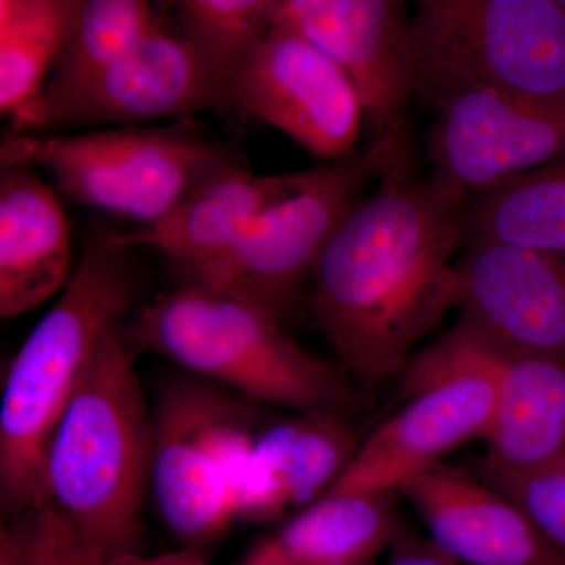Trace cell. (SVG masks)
Segmentation results:
<instances>
[{
    "label": "cell",
    "mask_w": 565,
    "mask_h": 565,
    "mask_svg": "<svg viewBox=\"0 0 565 565\" xmlns=\"http://www.w3.org/2000/svg\"><path fill=\"white\" fill-rule=\"evenodd\" d=\"M414 158L385 163L326 245L311 275V310L343 367L366 386L411 362L416 344L459 307L467 200L416 173Z\"/></svg>",
    "instance_id": "cell-1"
},
{
    "label": "cell",
    "mask_w": 565,
    "mask_h": 565,
    "mask_svg": "<svg viewBox=\"0 0 565 565\" xmlns=\"http://www.w3.org/2000/svg\"><path fill=\"white\" fill-rule=\"evenodd\" d=\"M152 412L121 322L96 343L44 462V503L90 559L137 552L150 490Z\"/></svg>",
    "instance_id": "cell-2"
},
{
    "label": "cell",
    "mask_w": 565,
    "mask_h": 565,
    "mask_svg": "<svg viewBox=\"0 0 565 565\" xmlns=\"http://www.w3.org/2000/svg\"><path fill=\"white\" fill-rule=\"evenodd\" d=\"M114 236L85 247L57 302L11 360L0 399V508L20 516L44 503V462L93 349L128 315L139 275Z\"/></svg>",
    "instance_id": "cell-3"
},
{
    "label": "cell",
    "mask_w": 565,
    "mask_h": 565,
    "mask_svg": "<svg viewBox=\"0 0 565 565\" xmlns=\"http://www.w3.org/2000/svg\"><path fill=\"white\" fill-rule=\"evenodd\" d=\"M128 337L252 403L343 414L353 401L345 375L292 341L280 319L215 289L181 285L141 308Z\"/></svg>",
    "instance_id": "cell-4"
},
{
    "label": "cell",
    "mask_w": 565,
    "mask_h": 565,
    "mask_svg": "<svg viewBox=\"0 0 565 565\" xmlns=\"http://www.w3.org/2000/svg\"><path fill=\"white\" fill-rule=\"evenodd\" d=\"M195 125L10 134L0 145V162L44 170L68 202L147 226L247 166L239 152Z\"/></svg>",
    "instance_id": "cell-5"
},
{
    "label": "cell",
    "mask_w": 565,
    "mask_h": 565,
    "mask_svg": "<svg viewBox=\"0 0 565 565\" xmlns=\"http://www.w3.org/2000/svg\"><path fill=\"white\" fill-rule=\"evenodd\" d=\"M504 356L462 318L404 367L407 403L359 444L330 492H399L449 451L486 438L500 396Z\"/></svg>",
    "instance_id": "cell-6"
},
{
    "label": "cell",
    "mask_w": 565,
    "mask_h": 565,
    "mask_svg": "<svg viewBox=\"0 0 565 565\" xmlns=\"http://www.w3.org/2000/svg\"><path fill=\"white\" fill-rule=\"evenodd\" d=\"M416 96L468 87L565 99V11L555 0H412Z\"/></svg>",
    "instance_id": "cell-7"
},
{
    "label": "cell",
    "mask_w": 565,
    "mask_h": 565,
    "mask_svg": "<svg viewBox=\"0 0 565 565\" xmlns=\"http://www.w3.org/2000/svg\"><path fill=\"white\" fill-rule=\"evenodd\" d=\"M247 397L172 381L152 408L150 490L170 533L202 550L236 520L241 478L263 426Z\"/></svg>",
    "instance_id": "cell-8"
},
{
    "label": "cell",
    "mask_w": 565,
    "mask_h": 565,
    "mask_svg": "<svg viewBox=\"0 0 565 565\" xmlns=\"http://www.w3.org/2000/svg\"><path fill=\"white\" fill-rule=\"evenodd\" d=\"M381 172L367 145L307 170L303 184L248 226L218 258L178 274L182 285L239 297L285 318L313 275L319 256Z\"/></svg>",
    "instance_id": "cell-9"
},
{
    "label": "cell",
    "mask_w": 565,
    "mask_h": 565,
    "mask_svg": "<svg viewBox=\"0 0 565 565\" xmlns=\"http://www.w3.org/2000/svg\"><path fill=\"white\" fill-rule=\"evenodd\" d=\"M230 107L228 81L166 17L109 65L68 90L43 96L32 131L192 120Z\"/></svg>",
    "instance_id": "cell-10"
},
{
    "label": "cell",
    "mask_w": 565,
    "mask_h": 565,
    "mask_svg": "<svg viewBox=\"0 0 565 565\" xmlns=\"http://www.w3.org/2000/svg\"><path fill=\"white\" fill-rule=\"evenodd\" d=\"M430 106L429 180L457 199L565 159V99L468 87Z\"/></svg>",
    "instance_id": "cell-11"
},
{
    "label": "cell",
    "mask_w": 565,
    "mask_h": 565,
    "mask_svg": "<svg viewBox=\"0 0 565 565\" xmlns=\"http://www.w3.org/2000/svg\"><path fill=\"white\" fill-rule=\"evenodd\" d=\"M230 106L278 129L323 162L355 152L362 96L333 57L278 13L228 81Z\"/></svg>",
    "instance_id": "cell-12"
},
{
    "label": "cell",
    "mask_w": 565,
    "mask_h": 565,
    "mask_svg": "<svg viewBox=\"0 0 565 565\" xmlns=\"http://www.w3.org/2000/svg\"><path fill=\"white\" fill-rule=\"evenodd\" d=\"M404 0H281V13L340 63L362 96L370 145L386 156L412 150L408 107L416 68Z\"/></svg>",
    "instance_id": "cell-13"
},
{
    "label": "cell",
    "mask_w": 565,
    "mask_h": 565,
    "mask_svg": "<svg viewBox=\"0 0 565 565\" xmlns=\"http://www.w3.org/2000/svg\"><path fill=\"white\" fill-rule=\"evenodd\" d=\"M459 318L503 356L565 364V253L465 244Z\"/></svg>",
    "instance_id": "cell-14"
},
{
    "label": "cell",
    "mask_w": 565,
    "mask_h": 565,
    "mask_svg": "<svg viewBox=\"0 0 565 565\" xmlns=\"http://www.w3.org/2000/svg\"><path fill=\"white\" fill-rule=\"evenodd\" d=\"M399 492L460 565H565L511 500L462 470L435 465Z\"/></svg>",
    "instance_id": "cell-15"
},
{
    "label": "cell",
    "mask_w": 565,
    "mask_h": 565,
    "mask_svg": "<svg viewBox=\"0 0 565 565\" xmlns=\"http://www.w3.org/2000/svg\"><path fill=\"white\" fill-rule=\"evenodd\" d=\"M359 444L341 412H303L259 427L236 498V520L270 522L332 490Z\"/></svg>",
    "instance_id": "cell-16"
},
{
    "label": "cell",
    "mask_w": 565,
    "mask_h": 565,
    "mask_svg": "<svg viewBox=\"0 0 565 565\" xmlns=\"http://www.w3.org/2000/svg\"><path fill=\"white\" fill-rule=\"evenodd\" d=\"M71 274V232L57 189L33 167L0 172V318L35 310Z\"/></svg>",
    "instance_id": "cell-17"
},
{
    "label": "cell",
    "mask_w": 565,
    "mask_h": 565,
    "mask_svg": "<svg viewBox=\"0 0 565 565\" xmlns=\"http://www.w3.org/2000/svg\"><path fill=\"white\" fill-rule=\"evenodd\" d=\"M305 178L307 170L258 177L247 166L239 167L193 193L162 221L115 234L114 239L161 253L181 274L228 252L263 212L292 195Z\"/></svg>",
    "instance_id": "cell-18"
},
{
    "label": "cell",
    "mask_w": 565,
    "mask_h": 565,
    "mask_svg": "<svg viewBox=\"0 0 565 565\" xmlns=\"http://www.w3.org/2000/svg\"><path fill=\"white\" fill-rule=\"evenodd\" d=\"M394 492H329L233 565H370L397 533Z\"/></svg>",
    "instance_id": "cell-19"
},
{
    "label": "cell",
    "mask_w": 565,
    "mask_h": 565,
    "mask_svg": "<svg viewBox=\"0 0 565 565\" xmlns=\"http://www.w3.org/2000/svg\"><path fill=\"white\" fill-rule=\"evenodd\" d=\"M484 475L525 473L565 456V364L504 356Z\"/></svg>",
    "instance_id": "cell-20"
},
{
    "label": "cell",
    "mask_w": 565,
    "mask_h": 565,
    "mask_svg": "<svg viewBox=\"0 0 565 565\" xmlns=\"http://www.w3.org/2000/svg\"><path fill=\"white\" fill-rule=\"evenodd\" d=\"M82 0H0V111L32 131L44 90L68 50Z\"/></svg>",
    "instance_id": "cell-21"
},
{
    "label": "cell",
    "mask_w": 565,
    "mask_h": 565,
    "mask_svg": "<svg viewBox=\"0 0 565 565\" xmlns=\"http://www.w3.org/2000/svg\"><path fill=\"white\" fill-rule=\"evenodd\" d=\"M467 243L565 253V159L471 200Z\"/></svg>",
    "instance_id": "cell-22"
},
{
    "label": "cell",
    "mask_w": 565,
    "mask_h": 565,
    "mask_svg": "<svg viewBox=\"0 0 565 565\" xmlns=\"http://www.w3.org/2000/svg\"><path fill=\"white\" fill-rule=\"evenodd\" d=\"M166 6L167 0H82L76 31L43 96L68 90L109 65L162 17Z\"/></svg>",
    "instance_id": "cell-23"
},
{
    "label": "cell",
    "mask_w": 565,
    "mask_h": 565,
    "mask_svg": "<svg viewBox=\"0 0 565 565\" xmlns=\"http://www.w3.org/2000/svg\"><path fill=\"white\" fill-rule=\"evenodd\" d=\"M196 46L230 81L248 52L266 35L281 0H167Z\"/></svg>",
    "instance_id": "cell-24"
},
{
    "label": "cell",
    "mask_w": 565,
    "mask_h": 565,
    "mask_svg": "<svg viewBox=\"0 0 565 565\" xmlns=\"http://www.w3.org/2000/svg\"><path fill=\"white\" fill-rule=\"evenodd\" d=\"M484 482L520 509L542 541L565 563V456L514 475H484Z\"/></svg>",
    "instance_id": "cell-25"
},
{
    "label": "cell",
    "mask_w": 565,
    "mask_h": 565,
    "mask_svg": "<svg viewBox=\"0 0 565 565\" xmlns=\"http://www.w3.org/2000/svg\"><path fill=\"white\" fill-rule=\"evenodd\" d=\"M18 522L24 534L25 565H84L90 561L50 505L31 509Z\"/></svg>",
    "instance_id": "cell-26"
},
{
    "label": "cell",
    "mask_w": 565,
    "mask_h": 565,
    "mask_svg": "<svg viewBox=\"0 0 565 565\" xmlns=\"http://www.w3.org/2000/svg\"><path fill=\"white\" fill-rule=\"evenodd\" d=\"M386 565H460L444 550L430 541L427 535L416 533L403 525L397 527L388 548Z\"/></svg>",
    "instance_id": "cell-27"
},
{
    "label": "cell",
    "mask_w": 565,
    "mask_h": 565,
    "mask_svg": "<svg viewBox=\"0 0 565 565\" xmlns=\"http://www.w3.org/2000/svg\"><path fill=\"white\" fill-rule=\"evenodd\" d=\"M84 565H210L202 555V550L182 546L178 552L163 555L141 556L137 552L90 559Z\"/></svg>",
    "instance_id": "cell-28"
},
{
    "label": "cell",
    "mask_w": 565,
    "mask_h": 565,
    "mask_svg": "<svg viewBox=\"0 0 565 565\" xmlns=\"http://www.w3.org/2000/svg\"><path fill=\"white\" fill-rule=\"evenodd\" d=\"M555 2L565 11V0H555Z\"/></svg>",
    "instance_id": "cell-29"
}]
</instances>
